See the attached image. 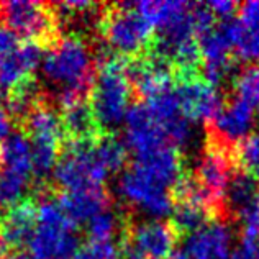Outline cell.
I'll use <instances>...</instances> for the list:
<instances>
[{
  "label": "cell",
  "instance_id": "obj_1",
  "mask_svg": "<svg viewBox=\"0 0 259 259\" xmlns=\"http://www.w3.org/2000/svg\"><path fill=\"white\" fill-rule=\"evenodd\" d=\"M45 76L58 84V102L61 108L79 100H89L95 79L94 48L80 35L61 36L48 48L43 59Z\"/></svg>",
  "mask_w": 259,
  "mask_h": 259
},
{
  "label": "cell",
  "instance_id": "obj_2",
  "mask_svg": "<svg viewBox=\"0 0 259 259\" xmlns=\"http://www.w3.org/2000/svg\"><path fill=\"white\" fill-rule=\"evenodd\" d=\"M97 71L89 104L92 107L102 132L113 133V130L126 118L133 92L126 79L128 58L120 56L112 50L100 53L97 59Z\"/></svg>",
  "mask_w": 259,
  "mask_h": 259
},
{
  "label": "cell",
  "instance_id": "obj_3",
  "mask_svg": "<svg viewBox=\"0 0 259 259\" xmlns=\"http://www.w3.org/2000/svg\"><path fill=\"white\" fill-rule=\"evenodd\" d=\"M99 33L112 51L125 58L145 54L154 38V28L136 10L135 4L105 5Z\"/></svg>",
  "mask_w": 259,
  "mask_h": 259
},
{
  "label": "cell",
  "instance_id": "obj_4",
  "mask_svg": "<svg viewBox=\"0 0 259 259\" xmlns=\"http://www.w3.org/2000/svg\"><path fill=\"white\" fill-rule=\"evenodd\" d=\"M38 205L36 228L30 243V253L35 259H72L79 249V240L56 199L43 195Z\"/></svg>",
  "mask_w": 259,
  "mask_h": 259
},
{
  "label": "cell",
  "instance_id": "obj_5",
  "mask_svg": "<svg viewBox=\"0 0 259 259\" xmlns=\"http://www.w3.org/2000/svg\"><path fill=\"white\" fill-rule=\"evenodd\" d=\"M0 17L15 35L26 41H35L51 48L59 41V18L50 4L33 0H12L0 4Z\"/></svg>",
  "mask_w": 259,
  "mask_h": 259
},
{
  "label": "cell",
  "instance_id": "obj_6",
  "mask_svg": "<svg viewBox=\"0 0 259 259\" xmlns=\"http://www.w3.org/2000/svg\"><path fill=\"white\" fill-rule=\"evenodd\" d=\"M53 177L63 192H74L91 187H104L108 174L95 158L94 141H64Z\"/></svg>",
  "mask_w": 259,
  "mask_h": 259
},
{
  "label": "cell",
  "instance_id": "obj_7",
  "mask_svg": "<svg viewBox=\"0 0 259 259\" xmlns=\"http://www.w3.org/2000/svg\"><path fill=\"white\" fill-rule=\"evenodd\" d=\"M118 190L130 205L141 208L149 217L162 218L172 213L171 190L161 187L145 171L132 164L123 171L118 182Z\"/></svg>",
  "mask_w": 259,
  "mask_h": 259
},
{
  "label": "cell",
  "instance_id": "obj_8",
  "mask_svg": "<svg viewBox=\"0 0 259 259\" xmlns=\"http://www.w3.org/2000/svg\"><path fill=\"white\" fill-rule=\"evenodd\" d=\"M254 110L243 102L230 97L225 100L223 108L213 120L205 123V140L236 153L238 145L249 136L254 125Z\"/></svg>",
  "mask_w": 259,
  "mask_h": 259
},
{
  "label": "cell",
  "instance_id": "obj_9",
  "mask_svg": "<svg viewBox=\"0 0 259 259\" xmlns=\"http://www.w3.org/2000/svg\"><path fill=\"white\" fill-rule=\"evenodd\" d=\"M120 240L132 243L143 256L149 259H164L174 253L179 236L169 222H140L125 213V225ZM118 240V241H120Z\"/></svg>",
  "mask_w": 259,
  "mask_h": 259
},
{
  "label": "cell",
  "instance_id": "obj_10",
  "mask_svg": "<svg viewBox=\"0 0 259 259\" xmlns=\"http://www.w3.org/2000/svg\"><path fill=\"white\" fill-rule=\"evenodd\" d=\"M174 92L179 100L181 110L189 121L213 120L223 108L225 97L217 87L210 85L202 76L177 79Z\"/></svg>",
  "mask_w": 259,
  "mask_h": 259
},
{
  "label": "cell",
  "instance_id": "obj_11",
  "mask_svg": "<svg viewBox=\"0 0 259 259\" xmlns=\"http://www.w3.org/2000/svg\"><path fill=\"white\" fill-rule=\"evenodd\" d=\"M36 215L38 205L30 197L5 210L0 218V246L5 257L22 251L26 244L30 246L36 228Z\"/></svg>",
  "mask_w": 259,
  "mask_h": 259
},
{
  "label": "cell",
  "instance_id": "obj_12",
  "mask_svg": "<svg viewBox=\"0 0 259 259\" xmlns=\"http://www.w3.org/2000/svg\"><path fill=\"white\" fill-rule=\"evenodd\" d=\"M125 130L126 148L132 149L136 158L153 153L162 146H171L146 104H135L130 107L125 118Z\"/></svg>",
  "mask_w": 259,
  "mask_h": 259
},
{
  "label": "cell",
  "instance_id": "obj_13",
  "mask_svg": "<svg viewBox=\"0 0 259 259\" xmlns=\"http://www.w3.org/2000/svg\"><path fill=\"white\" fill-rule=\"evenodd\" d=\"M233 240L230 223L213 220L187 236L186 254L190 259H228Z\"/></svg>",
  "mask_w": 259,
  "mask_h": 259
},
{
  "label": "cell",
  "instance_id": "obj_14",
  "mask_svg": "<svg viewBox=\"0 0 259 259\" xmlns=\"http://www.w3.org/2000/svg\"><path fill=\"white\" fill-rule=\"evenodd\" d=\"M45 46L35 41H25L9 59L0 63V95L13 91L18 84L33 76V71L45 59Z\"/></svg>",
  "mask_w": 259,
  "mask_h": 259
},
{
  "label": "cell",
  "instance_id": "obj_15",
  "mask_svg": "<svg viewBox=\"0 0 259 259\" xmlns=\"http://www.w3.org/2000/svg\"><path fill=\"white\" fill-rule=\"evenodd\" d=\"M59 205L72 225L87 223L91 218L110 208L112 197L105 187H91L74 192H61Z\"/></svg>",
  "mask_w": 259,
  "mask_h": 259
},
{
  "label": "cell",
  "instance_id": "obj_16",
  "mask_svg": "<svg viewBox=\"0 0 259 259\" xmlns=\"http://www.w3.org/2000/svg\"><path fill=\"white\" fill-rule=\"evenodd\" d=\"M22 133L30 140L35 141H46L63 145L64 132L63 123H61V115L54 110V107L43 99L36 107L31 108V112L20 121Z\"/></svg>",
  "mask_w": 259,
  "mask_h": 259
},
{
  "label": "cell",
  "instance_id": "obj_17",
  "mask_svg": "<svg viewBox=\"0 0 259 259\" xmlns=\"http://www.w3.org/2000/svg\"><path fill=\"white\" fill-rule=\"evenodd\" d=\"M61 123H63L64 141H95L102 133H105L95 120L89 100H79L61 108Z\"/></svg>",
  "mask_w": 259,
  "mask_h": 259
},
{
  "label": "cell",
  "instance_id": "obj_18",
  "mask_svg": "<svg viewBox=\"0 0 259 259\" xmlns=\"http://www.w3.org/2000/svg\"><path fill=\"white\" fill-rule=\"evenodd\" d=\"M0 167L28 177L33 174L31 143L22 132L12 133L0 143Z\"/></svg>",
  "mask_w": 259,
  "mask_h": 259
},
{
  "label": "cell",
  "instance_id": "obj_19",
  "mask_svg": "<svg viewBox=\"0 0 259 259\" xmlns=\"http://www.w3.org/2000/svg\"><path fill=\"white\" fill-rule=\"evenodd\" d=\"M222 23L233 45L235 56L259 64V25H244L238 18L223 20Z\"/></svg>",
  "mask_w": 259,
  "mask_h": 259
},
{
  "label": "cell",
  "instance_id": "obj_20",
  "mask_svg": "<svg viewBox=\"0 0 259 259\" xmlns=\"http://www.w3.org/2000/svg\"><path fill=\"white\" fill-rule=\"evenodd\" d=\"M215 217L208 208L190 202H176L172 205V218L171 227L177 236H190L195 231L205 227L207 223L213 222Z\"/></svg>",
  "mask_w": 259,
  "mask_h": 259
},
{
  "label": "cell",
  "instance_id": "obj_21",
  "mask_svg": "<svg viewBox=\"0 0 259 259\" xmlns=\"http://www.w3.org/2000/svg\"><path fill=\"white\" fill-rule=\"evenodd\" d=\"M94 153L107 174H115L126 166L128 148L115 133H102L94 141Z\"/></svg>",
  "mask_w": 259,
  "mask_h": 259
},
{
  "label": "cell",
  "instance_id": "obj_22",
  "mask_svg": "<svg viewBox=\"0 0 259 259\" xmlns=\"http://www.w3.org/2000/svg\"><path fill=\"white\" fill-rule=\"evenodd\" d=\"M231 95L253 110H259V64L243 66L231 79Z\"/></svg>",
  "mask_w": 259,
  "mask_h": 259
},
{
  "label": "cell",
  "instance_id": "obj_23",
  "mask_svg": "<svg viewBox=\"0 0 259 259\" xmlns=\"http://www.w3.org/2000/svg\"><path fill=\"white\" fill-rule=\"evenodd\" d=\"M125 225V213H117L107 208L85 223L89 241L92 243H115V236L121 235Z\"/></svg>",
  "mask_w": 259,
  "mask_h": 259
},
{
  "label": "cell",
  "instance_id": "obj_24",
  "mask_svg": "<svg viewBox=\"0 0 259 259\" xmlns=\"http://www.w3.org/2000/svg\"><path fill=\"white\" fill-rule=\"evenodd\" d=\"M28 176L9 171L0 167V207L10 208L18 202L25 200V192L28 189Z\"/></svg>",
  "mask_w": 259,
  "mask_h": 259
},
{
  "label": "cell",
  "instance_id": "obj_25",
  "mask_svg": "<svg viewBox=\"0 0 259 259\" xmlns=\"http://www.w3.org/2000/svg\"><path fill=\"white\" fill-rule=\"evenodd\" d=\"M236 166L259 181V132L246 136L236 148Z\"/></svg>",
  "mask_w": 259,
  "mask_h": 259
},
{
  "label": "cell",
  "instance_id": "obj_26",
  "mask_svg": "<svg viewBox=\"0 0 259 259\" xmlns=\"http://www.w3.org/2000/svg\"><path fill=\"white\" fill-rule=\"evenodd\" d=\"M117 243H92L89 241L84 246H79L72 259H115L118 257Z\"/></svg>",
  "mask_w": 259,
  "mask_h": 259
},
{
  "label": "cell",
  "instance_id": "obj_27",
  "mask_svg": "<svg viewBox=\"0 0 259 259\" xmlns=\"http://www.w3.org/2000/svg\"><path fill=\"white\" fill-rule=\"evenodd\" d=\"M20 48V36L7 26H0V63L9 59Z\"/></svg>",
  "mask_w": 259,
  "mask_h": 259
},
{
  "label": "cell",
  "instance_id": "obj_28",
  "mask_svg": "<svg viewBox=\"0 0 259 259\" xmlns=\"http://www.w3.org/2000/svg\"><path fill=\"white\" fill-rule=\"evenodd\" d=\"M207 5L215 17H220L223 20H230L233 13H236V10H240V4L231 2V0H215V2H208Z\"/></svg>",
  "mask_w": 259,
  "mask_h": 259
},
{
  "label": "cell",
  "instance_id": "obj_29",
  "mask_svg": "<svg viewBox=\"0 0 259 259\" xmlns=\"http://www.w3.org/2000/svg\"><path fill=\"white\" fill-rule=\"evenodd\" d=\"M238 20L244 25H259V2H244L240 4Z\"/></svg>",
  "mask_w": 259,
  "mask_h": 259
},
{
  "label": "cell",
  "instance_id": "obj_30",
  "mask_svg": "<svg viewBox=\"0 0 259 259\" xmlns=\"http://www.w3.org/2000/svg\"><path fill=\"white\" fill-rule=\"evenodd\" d=\"M12 135V117L5 108H0V143Z\"/></svg>",
  "mask_w": 259,
  "mask_h": 259
},
{
  "label": "cell",
  "instance_id": "obj_31",
  "mask_svg": "<svg viewBox=\"0 0 259 259\" xmlns=\"http://www.w3.org/2000/svg\"><path fill=\"white\" fill-rule=\"evenodd\" d=\"M228 259H257L256 257V251L254 248H251V246H246V244H243L241 243V246L235 249L233 253L230 254Z\"/></svg>",
  "mask_w": 259,
  "mask_h": 259
},
{
  "label": "cell",
  "instance_id": "obj_32",
  "mask_svg": "<svg viewBox=\"0 0 259 259\" xmlns=\"http://www.w3.org/2000/svg\"><path fill=\"white\" fill-rule=\"evenodd\" d=\"M5 259H35L31 253H25V251H17V253L9 254Z\"/></svg>",
  "mask_w": 259,
  "mask_h": 259
},
{
  "label": "cell",
  "instance_id": "obj_33",
  "mask_svg": "<svg viewBox=\"0 0 259 259\" xmlns=\"http://www.w3.org/2000/svg\"><path fill=\"white\" fill-rule=\"evenodd\" d=\"M167 259H190L187 254H186V251H179V249H176L174 253L169 256Z\"/></svg>",
  "mask_w": 259,
  "mask_h": 259
},
{
  "label": "cell",
  "instance_id": "obj_34",
  "mask_svg": "<svg viewBox=\"0 0 259 259\" xmlns=\"http://www.w3.org/2000/svg\"><path fill=\"white\" fill-rule=\"evenodd\" d=\"M254 251H256V257L259 259V238H257V241L254 244Z\"/></svg>",
  "mask_w": 259,
  "mask_h": 259
},
{
  "label": "cell",
  "instance_id": "obj_35",
  "mask_svg": "<svg viewBox=\"0 0 259 259\" xmlns=\"http://www.w3.org/2000/svg\"><path fill=\"white\" fill-rule=\"evenodd\" d=\"M115 259H121V257H120V254H118V257H115Z\"/></svg>",
  "mask_w": 259,
  "mask_h": 259
},
{
  "label": "cell",
  "instance_id": "obj_36",
  "mask_svg": "<svg viewBox=\"0 0 259 259\" xmlns=\"http://www.w3.org/2000/svg\"><path fill=\"white\" fill-rule=\"evenodd\" d=\"M0 218H2V213H0Z\"/></svg>",
  "mask_w": 259,
  "mask_h": 259
}]
</instances>
